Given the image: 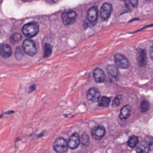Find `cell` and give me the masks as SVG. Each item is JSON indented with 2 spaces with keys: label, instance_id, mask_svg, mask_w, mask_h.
<instances>
[{
  "label": "cell",
  "instance_id": "1",
  "mask_svg": "<svg viewBox=\"0 0 153 153\" xmlns=\"http://www.w3.org/2000/svg\"><path fill=\"white\" fill-rule=\"evenodd\" d=\"M39 31L38 23L36 22H31L25 24L22 28V32L25 36L28 37H35Z\"/></svg>",
  "mask_w": 153,
  "mask_h": 153
},
{
  "label": "cell",
  "instance_id": "2",
  "mask_svg": "<svg viewBox=\"0 0 153 153\" xmlns=\"http://www.w3.org/2000/svg\"><path fill=\"white\" fill-rule=\"evenodd\" d=\"M62 19L63 23L65 26L72 25L76 20V12L72 10L65 11L62 13Z\"/></svg>",
  "mask_w": 153,
  "mask_h": 153
},
{
  "label": "cell",
  "instance_id": "3",
  "mask_svg": "<svg viewBox=\"0 0 153 153\" xmlns=\"http://www.w3.org/2000/svg\"><path fill=\"white\" fill-rule=\"evenodd\" d=\"M53 147L56 153H64L68 150V143L63 137H58L54 142Z\"/></svg>",
  "mask_w": 153,
  "mask_h": 153
},
{
  "label": "cell",
  "instance_id": "4",
  "mask_svg": "<svg viewBox=\"0 0 153 153\" xmlns=\"http://www.w3.org/2000/svg\"><path fill=\"white\" fill-rule=\"evenodd\" d=\"M22 49L27 54L30 56H34L37 53V49L34 41L27 39L22 43Z\"/></svg>",
  "mask_w": 153,
  "mask_h": 153
},
{
  "label": "cell",
  "instance_id": "5",
  "mask_svg": "<svg viewBox=\"0 0 153 153\" xmlns=\"http://www.w3.org/2000/svg\"><path fill=\"white\" fill-rule=\"evenodd\" d=\"M116 66L121 69H127L130 66V63L125 56L121 54H116L114 56Z\"/></svg>",
  "mask_w": 153,
  "mask_h": 153
},
{
  "label": "cell",
  "instance_id": "6",
  "mask_svg": "<svg viewBox=\"0 0 153 153\" xmlns=\"http://www.w3.org/2000/svg\"><path fill=\"white\" fill-rule=\"evenodd\" d=\"M98 18V9L96 6L90 7L87 12V20L94 26Z\"/></svg>",
  "mask_w": 153,
  "mask_h": 153
},
{
  "label": "cell",
  "instance_id": "7",
  "mask_svg": "<svg viewBox=\"0 0 153 153\" xmlns=\"http://www.w3.org/2000/svg\"><path fill=\"white\" fill-rule=\"evenodd\" d=\"M112 12V6L108 2H105L102 5L100 9V16L103 20L108 19Z\"/></svg>",
  "mask_w": 153,
  "mask_h": 153
},
{
  "label": "cell",
  "instance_id": "8",
  "mask_svg": "<svg viewBox=\"0 0 153 153\" xmlns=\"http://www.w3.org/2000/svg\"><path fill=\"white\" fill-rule=\"evenodd\" d=\"M106 130L104 127L99 125L94 127L91 130L93 138L96 140H100L105 135Z\"/></svg>",
  "mask_w": 153,
  "mask_h": 153
},
{
  "label": "cell",
  "instance_id": "9",
  "mask_svg": "<svg viewBox=\"0 0 153 153\" xmlns=\"http://www.w3.org/2000/svg\"><path fill=\"white\" fill-rule=\"evenodd\" d=\"M86 98L87 100L91 102H98L100 98V93L98 89L93 87L88 90L86 94Z\"/></svg>",
  "mask_w": 153,
  "mask_h": 153
},
{
  "label": "cell",
  "instance_id": "10",
  "mask_svg": "<svg viewBox=\"0 0 153 153\" xmlns=\"http://www.w3.org/2000/svg\"><path fill=\"white\" fill-rule=\"evenodd\" d=\"M137 59L140 67H144L147 64V55L144 49H140L137 50Z\"/></svg>",
  "mask_w": 153,
  "mask_h": 153
},
{
  "label": "cell",
  "instance_id": "11",
  "mask_svg": "<svg viewBox=\"0 0 153 153\" xmlns=\"http://www.w3.org/2000/svg\"><path fill=\"white\" fill-rule=\"evenodd\" d=\"M80 143V138L79 135L75 133L73 134L69 138L68 147L70 149L74 150L79 146Z\"/></svg>",
  "mask_w": 153,
  "mask_h": 153
},
{
  "label": "cell",
  "instance_id": "12",
  "mask_svg": "<svg viewBox=\"0 0 153 153\" xmlns=\"http://www.w3.org/2000/svg\"><path fill=\"white\" fill-rule=\"evenodd\" d=\"M94 77L97 83H102L106 80V75L103 70L100 68H96L94 72Z\"/></svg>",
  "mask_w": 153,
  "mask_h": 153
},
{
  "label": "cell",
  "instance_id": "13",
  "mask_svg": "<svg viewBox=\"0 0 153 153\" xmlns=\"http://www.w3.org/2000/svg\"><path fill=\"white\" fill-rule=\"evenodd\" d=\"M131 111L132 107L130 105H125L121 109L119 115L120 119L122 120L127 119L130 116Z\"/></svg>",
  "mask_w": 153,
  "mask_h": 153
},
{
  "label": "cell",
  "instance_id": "14",
  "mask_svg": "<svg viewBox=\"0 0 153 153\" xmlns=\"http://www.w3.org/2000/svg\"><path fill=\"white\" fill-rule=\"evenodd\" d=\"M12 50L11 47L8 44H4L0 47V54L4 57L8 58L11 56Z\"/></svg>",
  "mask_w": 153,
  "mask_h": 153
},
{
  "label": "cell",
  "instance_id": "15",
  "mask_svg": "<svg viewBox=\"0 0 153 153\" xmlns=\"http://www.w3.org/2000/svg\"><path fill=\"white\" fill-rule=\"evenodd\" d=\"M150 151L149 143L145 142L140 143L136 149L137 153H148Z\"/></svg>",
  "mask_w": 153,
  "mask_h": 153
},
{
  "label": "cell",
  "instance_id": "16",
  "mask_svg": "<svg viewBox=\"0 0 153 153\" xmlns=\"http://www.w3.org/2000/svg\"><path fill=\"white\" fill-rule=\"evenodd\" d=\"M107 71L109 74L115 78L118 75V70L117 67L113 65H109L108 66Z\"/></svg>",
  "mask_w": 153,
  "mask_h": 153
},
{
  "label": "cell",
  "instance_id": "17",
  "mask_svg": "<svg viewBox=\"0 0 153 153\" xmlns=\"http://www.w3.org/2000/svg\"><path fill=\"white\" fill-rule=\"evenodd\" d=\"M138 143V138L135 135H133L128 139V146L130 148H134Z\"/></svg>",
  "mask_w": 153,
  "mask_h": 153
},
{
  "label": "cell",
  "instance_id": "18",
  "mask_svg": "<svg viewBox=\"0 0 153 153\" xmlns=\"http://www.w3.org/2000/svg\"><path fill=\"white\" fill-rule=\"evenodd\" d=\"M98 105L100 107H108L111 102V99L108 97L103 96L100 97L98 101Z\"/></svg>",
  "mask_w": 153,
  "mask_h": 153
},
{
  "label": "cell",
  "instance_id": "19",
  "mask_svg": "<svg viewBox=\"0 0 153 153\" xmlns=\"http://www.w3.org/2000/svg\"><path fill=\"white\" fill-rule=\"evenodd\" d=\"M53 51V46L49 43H45L44 46V57H48L51 55Z\"/></svg>",
  "mask_w": 153,
  "mask_h": 153
},
{
  "label": "cell",
  "instance_id": "20",
  "mask_svg": "<svg viewBox=\"0 0 153 153\" xmlns=\"http://www.w3.org/2000/svg\"><path fill=\"white\" fill-rule=\"evenodd\" d=\"M150 108V105L149 102L147 100H143L140 104V109L141 112L145 113L148 111Z\"/></svg>",
  "mask_w": 153,
  "mask_h": 153
},
{
  "label": "cell",
  "instance_id": "21",
  "mask_svg": "<svg viewBox=\"0 0 153 153\" xmlns=\"http://www.w3.org/2000/svg\"><path fill=\"white\" fill-rule=\"evenodd\" d=\"M22 38V35L19 33H15L10 37V41L12 44H15L19 42Z\"/></svg>",
  "mask_w": 153,
  "mask_h": 153
},
{
  "label": "cell",
  "instance_id": "22",
  "mask_svg": "<svg viewBox=\"0 0 153 153\" xmlns=\"http://www.w3.org/2000/svg\"><path fill=\"white\" fill-rule=\"evenodd\" d=\"M80 143L85 146H87L90 143V138L89 136L86 133H83L80 138Z\"/></svg>",
  "mask_w": 153,
  "mask_h": 153
},
{
  "label": "cell",
  "instance_id": "23",
  "mask_svg": "<svg viewBox=\"0 0 153 153\" xmlns=\"http://www.w3.org/2000/svg\"><path fill=\"white\" fill-rule=\"evenodd\" d=\"M126 7L128 9H132L135 8L138 5V1L136 0L133 1H125Z\"/></svg>",
  "mask_w": 153,
  "mask_h": 153
},
{
  "label": "cell",
  "instance_id": "24",
  "mask_svg": "<svg viewBox=\"0 0 153 153\" xmlns=\"http://www.w3.org/2000/svg\"><path fill=\"white\" fill-rule=\"evenodd\" d=\"M15 57L18 60H20L23 57V54L19 47H18L15 50Z\"/></svg>",
  "mask_w": 153,
  "mask_h": 153
},
{
  "label": "cell",
  "instance_id": "25",
  "mask_svg": "<svg viewBox=\"0 0 153 153\" xmlns=\"http://www.w3.org/2000/svg\"><path fill=\"white\" fill-rule=\"evenodd\" d=\"M120 96H118L117 97H116L114 100H113V102H112V105L113 106H115V107H118L119 106L120 104Z\"/></svg>",
  "mask_w": 153,
  "mask_h": 153
},
{
  "label": "cell",
  "instance_id": "26",
  "mask_svg": "<svg viewBox=\"0 0 153 153\" xmlns=\"http://www.w3.org/2000/svg\"><path fill=\"white\" fill-rule=\"evenodd\" d=\"M84 25L85 28H89V27H91V26H94L91 22H90L87 20V19L85 21Z\"/></svg>",
  "mask_w": 153,
  "mask_h": 153
},
{
  "label": "cell",
  "instance_id": "27",
  "mask_svg": "<svg viewBox=\"0 0 153 153\" xmlns=\"http://www.w3.org/2000/svg\"><path fill=\"white\" fill-rule=\"evenodd\" d=\"M36 89V86L35 85V84H33V85H31L30 87H29V93H30L34 91Z\"/></svg>",
  "mask_w": 153,
  "mask_h": 153
},
{
  "label": "cell",
  "instance_id": "28",
  "mask_svg": "<svg viewBox=\"0 0 153 153\" xmlns=\"http://www.w3.org/2000/svg\"><path fill=\"white\" fill-rule=\"evenodd\" d=\"M150 55L151 58L153 61V46L151 47V49H150Z\"/></svg>",
  "mask_w": 153,
  "mask_h": 153
},
{
  "label": "cell",
  "instance_id": "29",
  "mask_svg": "<svg viewBox=\"0 0 153 153\" xmlns=\"http://www.w3.org/2000/svg\"><path fill=\"white\" fill-rule=\"evenodd\" d=\"M14 112V111L13 110H9V111L5 112L4 114H6V115H10V114H13Z\"/></svg>",
  "mask_w": 153,
  "mask_h": 153
}]
</instances>
